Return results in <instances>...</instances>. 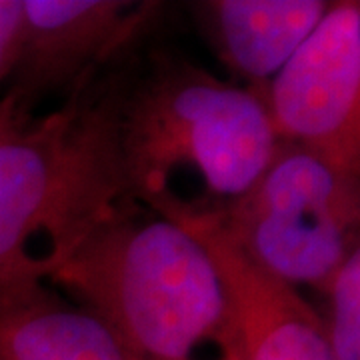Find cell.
Listing matches in <instances>:
<instances>
[{
    "mask_svg": "<svg viewBox=\"0 0 360 360\" xmlns=\"http://www.w3.org/2000/svg\"><path fill=\"white\" fill-rule=\"evenodd\" d=\"M132 52V51H130ZM108 68L116 162L129 202L172 191L194 168L219 200L243 194L278 148L260 89H243L170 51Z\"/></svg>",
    "mask_w": 360,
    "mask_h": 360,
    "instance_id": "cell-1",
    "label": "cell"
},
{
    "mask_svg": "<svg viewBox=\"0 0 360 360\" xmlns=\"http://www.w3.org/2000/svg\"><path fill=\"white\" fill-rule=\"evenodd\" d=\"M92 312L132 360H194L222 348L229 307L205 246L174 220L139 202L118 206L46 276Z\"/></svg>",
    "mask_w": 360,
    "mask_h": 360,
    "instance_id": "cell-2",
    "label": "cell"
},
{
    "mask_svg": "<svg viewBox=\"0 0 360 360\" xmlns=\"http://www.w3.org/2000/svg\"><path fill=\"white\" fill-rule=\"evenodd\" d=\"M127 202L104 70L51 115L0 130V292L46 281Z\"/></svg>",
    "mask_w": 360,
    "mask_h": 360,
    "instance_id": "cell-3",
    "label": "cell"
},
{
    "mask_svg": "<svg viewBox=\"0 0 360 360\" xmlns=\"http://www.w3.org/2000/svg\"><path fill=\"white\" fill-rule=\"evenodd\" d=\"M205 205L248 257L295 288L326 292L359 248V174L296 144L281 142L243 194Z\"/></svg>",
    "mask_w": 360,
    "mask_h": 360,
    "instance_id": "cell-4",
    "label": "cell"
},
{
    "mask_svg": "<svg viewBox=\"0 0 360 360\" xmlns=\"http://www.w3.org/2000/svg\"><path fill=\"white\" fill-rule=\"evenodd\" d=\"M281 142L360 174V4L330 2L286 65L258 86Z\"/></svg>",
    "mask_w": 360,
    "mask_h": 360,
    "instance_id": "cell-5",
    "label": "cell"
},
{
    "mask_svg": "<svg viewBox=\"0 0 360 360\" xmlns=\"http://www.w3.org/2000/svg\"><path fill=\"white\" fill-rule=\"evenodd\" d=\"M160 4L127 0H22L16 63L0 94L14 122L49 98H70L144 37Z\"/></svg>",
    "mask_w": 360,
    "mask_h": 360,
    "instance_id": "cell-6",
    "label": "cell"
},
{
    "mask_svg": "<svg viewBox=\"0 0 360 360\" xmlns=\"http://www.w3.org/2000/svg\"><path fill=\"white\" fill-rule=\"evenodd\" d=\"M142 206L191 232L214 260L229 307V335L220 360H335L316 310L295 286L248 257L205 202L167 191Z\"/></svg>",
    "mask_w": 360,
    "mask_h": 360,
    "instance_id": "cell-7",
    "label": "cell"
},
{
    "mask_svg": "<svg viewBox=\"0 0 360 360\" xmlns=\"http://www.w3.org/2000/svg\"><path fill=\"white\" fill-rule=\"evenodd\" d=\"M222 63L264 86L330 8L326 0H208L194 4Z\"/></svg>",
    "mask_w": 360,
    "mask_h": 360,
    "instance_id": "cell-8",
    "label": "cell"
},
{
    "mask_svg": "<svg viewBox=\"0 0 360 360\" xmlns=\"http://www.w3.org/2000/svg\"><path fill=\"white\" fill-rule=\"evenodd\" d=\"M0 360H132L92 312L46 281L0 292Z\"/></svg>",
    "mask_w": 360,
    "mask_h": 360,
    "instance_id": "cell-9",
    "label": "cell"
},
{
    "mask_svg": "<svg viewBox=\"0 0 360 360\" xmlns=\"http://www.w3.org/2000/svg\"><path fill=\"white\" fill-rule=\"evenodd\" d=\"M330 316L324 321L335 360H360V246L326 288Z\"/></svg>",
    "mask_w": 360,
    "mask_h": 360,
    "instance_id": "cell-10",
    "label": "cell"
},
{
    "mask_svg": "<svg viewBox=\"0 0 360 360\" xmlns=\"http://www.w3.org/2000/svg\"><path fill=\"white\" fill-rule=\"evenodd\" d=\"M22 30V0H0V89L6 86L16 63Z\"/></svg>",
    "mask_w": 360,
    "mask_h": 360,
    "instance_id": "cell-11",
    "label": "cell"
},
{
    "mask_svg": "<svg viewBox=\"0 0 360 360\" xmlns=\"http://www.w3.org/2000/svg\"><path fill=\"white\" fill-rule=\"evenodd\" d=\"M8 127H18L16 122H14L13 115H11V110L4 106V104L0 103V130L8 129Z\"/></svg>",
    "mask_w": 360,
    "mask_h": 360,
    "instance_id": "cell-12",
    "label": "cell"
}]
</instances>
